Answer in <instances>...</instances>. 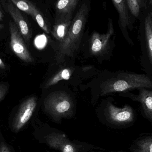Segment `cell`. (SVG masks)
<instances>
[{
  "label": "cell",
  "instance_id": "obj_1",
  "mask_svg": "<svg viewBox=\"0 0 152 152\" xmlns=\"http://www.w3.org/2000/svg\"><path fill=\"white\" fill-rule=\"evenodd\" d=\"M88 7L82 4L68 32L56 50V59L58 63L63 62L66 57H73L77 51L88 15Z\"/></svg>",
  "mask_w": 152,
  "mask_h": 152
},
{
  "label": "cell",
  "instance_id": "obj_2",
  "mask_svg": "<svg viewBox=\"0 0 152 152\" xmlns=\"http://www.w3.org/2000/svg\"><path fill=\"white\" fill-rule=\"evenodd\" d=\"M141 88L152 89V80L147 75L121 72L102 83L101 95L115 92H126Z\"/></svg>",
  "mask_w": 152,
  "mask_h": 152
},
{
  "label": "cell",
  "instance_id": "obj_3",
  "mask_svg": "<svg viewBox=\"0 0 152 152\" xmlns=\"http://www.w3.org/2000/svg\"><path fill=\"white\" fill-rule=\"evenodd\" d=\"M45 110L54 120L58 121L73 114L74 104L69 95L61 91L51 93L45 100Z\"/></svg>",
  "mask_w": 152,
  "mask_h": 152
},
{
  "label": "cell",
  "instance_id": "obj_4",
  "mask_svg": "<svg viewBox=\"0 0 152 152\" xmlns=\"http://www.w3.org/2000/svg\"><path fill=\"white\" fill-rule=\"evenodd\" d=\"M105 115L108 120L118 125H126L134 122L136 113L134 110L129 104L123 108H118L109 103L106 105Z\"/></svg>",
  "mask_w": 152,
  "mask_h": 152
},
{
  "label": "cell",
  "instance_id": "obj_5",
  "mask_svg": "<svg viewBox=\"0 0 152 152\" xmlns=\"http://www.w3.org/2000/svg\"><path fill=\"white\" fill-rule=\"evenodd\" d=\"M119 15V25L121 32L128 42L134 45L129 37L128 30L132 31L136 19L133 17L129 9L126 0H112Z\"/></svg>",
  "mask_w": 152,
  "mask_h": 152
},
{
  "label": "cell",
  "instance_id": "obj_6",
  "mask_svg": "<svg viewBox=\"0 0 152 152\" xmlns=\"http://www.w3.org/2000/svg\"><path fill=\"white\" fill-rule=\"evenodd\" d=\"M9 29L10 34V46L15 55L23 61L32 63L34 60L28 50L24 39L14 22L10 20Z\"/></svg>",
  "mask_w": 152,
  "mask_h": 152
},
{
  "label": "cell",
  "instance_id": "obj_7",
  "mask_svg": "<svg viewBox=\"0 0 152 152\" xmlns=\"http://www.w3.org/2000/svg\"><path fill=\"white\" fill-rule=\"evenodd\" d=\"M37 106V98L32 96L22 103L12 121V128L18 133L26 125L32 117Z\"/></svg>",
  "mask_w": 152,
  "mask_h": 152
},
{
  "label": "cell",
  "instance_id": "obj_8",
  "mask_svg": "<svg viewBox=\"0 0 152 152\" xmlns=\"http://www.w3.org/2000/svg\"><path fill=\"white\" fill-rule=\"evenodd\" d=\"M108 30L104 34L94 32L90 38V52L94 55L99 56L104 54L107 50L110 45V39L114 33L112 20L109 18Z\"/></svg>",
  "mask_w": 152,
  "mask_h": 152
},
{
  "label": "cell",
  "instance_id": "obj_9",
  "mask_svg": "<svg viewBox=\"0 0 152 152\" xmlns=\"http://www.w3.org/2000/svg\"><path fill=\"white\" fill-rule=\"evenodd\" d=\"M150 88H138V94L125 92L128 97L140 103L141 110L145 118L152 123V90Z\"/></svg>",
  "mask_w": 152,
  "mask_h": 152
},
{
  "label": "cell",
  "instance_id": "obj_10",
  "mask_svg": "<svg viewBox=\"0 0 152 152\" xmlns=\"http://www.w3.org/2000/svg\"><path fill=\"white\" fill-rule=\"evenodd\" d=\"M8 11L19 30L23 39L26 42L28 43L32 36L31 30L28 24L20 10L11 2L7 5Z\"/></svg>",
  "mask_w": 152,
  "mask_h": 152
},
{
  "label": "cell",
  "instance_id": "obj_11",
  "mask_svg": "<svg viewBox=\"0 0 152 152\" xmlns=\"http://www.w3.org/2000/svg\"><path fill=\"white\" fill-rule=\"evenodd\" d=\"M72 15L57 14L51 34L58 44L64 41L68 32L72 22Z\"/></svg>",
  "mask_w": 152,
  "mask_h": 152
},
{
  "label": "cell",
  "instance_id": "obj_12",
  "mask_svg": "<svg viewBox=\"0 0 152 152\" xmlns=\"http://www.w3.org/2000/svg\"><path fill=\"white\" fill-rule=\"evenodd\" d=\"M45 140L50 147L60 152H77L76 145L61 134L52 133L45 137Z\"/></svg>",
  "mask_w": 152,
  "mask_h": 152
},
{
  "label": "cell",
  "instance_id": "obj_13",
  "mask_svg": "<svg viewBox=\"0 0 152 152\" xmlns=\"http://www.w3.org/2000/svg\"><path fill=\"white\" fill-rule=\"evenodd\" d=\"M140 26L143 30L150 60L152 64V27L148 10L145 11L140 18Z\"/></svg>",
  "mask_w": 152,
  "mask_h": 152
},
{
  "label": "cell",
  "instance_id": "obj_14",
  "mask_svg": "<svg viewBox=\"0 0 152 152\" xmlns=\"http://www.w3.org/2000/svg\"><path fill=\"white\" fill-rule=\"evenodd\" d=\"M129 150L132 152H152V134L137 138Z\"/></svg>",
  "mask_w": 152,
  "mask_h": 152
},
{
  "label": "cell",
  "instance_id": "obj_15",
  "mask_svg": "<svg viewBox=\"0 0 152 152\" xmlns=\"http://www.w3.org/2000/svg\"><path fill=\"white\" fill-rule=\"evenodd\" d=\"M75 69L72 68H66L61 69L58 73L49 79L45 83V88H49L50 87L57 84L61 80H68L70 78Z\"/></svg>",
  "mask_w": 152,
  "mask_h": 152
},
{
  "label": "cell",
  "instance_id": "obj_16",
  "mask_svg": "<svg viewBox=\"0 0 152 152\" xmlns=\"http://www.w3.org/2000/svg\"><path fill=\"white\" fill-rule=\"evenodd\" d=\"M79 0H58L56 4L57 14H73Z\"/></svg>",
  "mask_w": 152,
  "mask_h": 152
},
{
  "label": "cell",
  "instance_id": "obj_17",
  "mask_svg": "<svg viewBox=\"0 0 152 152\" xmlns=\"http://www.w3.org/2000/svg\"><path fill=\"white\" fill-rule=\"evenodd\" d=\"M20 10L32 16L34 4L28 0H10Z\"/></svg>",
  "mask_w": 152,
  "mask_h": 152
},
{
  "label": "cell",
  "instance_id": "obj_18",
  "mask_svg": "<svg viewBox=\"0 0 152 152\" xmlns=\"http://www.w3.org/2000/svg\"><path fill=\"white\" fill-rule=\"evenodd\" d=\"M131 15L136 19H139L144 11L139 4L138 0H126Z\"/></svg>",
  "mask_w": 152,
  "mask_h": 152
},
{
  "label": "cell",
  "instance_id": "obj_19",
  "mask_svg": "<svg viewBox=\"0 0 152 152\" xmlns=\"http://www.w3.org/2000/svg\"><path fill=\"white\" fill-rule=\"evenodd\" d=\"M33 18L36 20L39 26L47 34H50V30L48 25L46 24L41 12L35 6L33 8V13L32 15Z\"/></svg>",
  "mask_w": 152,
  "mask_h": 152
},
{
  "label": "cell",
  "instance_id": "obj_20",
  "mask_svg": "<svg viewBox=\"0 0 152 152\" xmlns=\"http://www.w3.org/2000/svg\"><path fill=\"white\" fill-rule=\"evenodd\" d=\"M0 152H12L10 146L7 143L1 133H0Z\"/></svg>",
  "mask_w": 152,
  "mask_h": 152
},
{
  "label": "cell",
  "instance_id": "obj_21",
  "mask_svg": "<svg viewBox=\"0 0 152 152\" xmlns=\"http://www.w3.org/2000/svg\"><path fill=\"white\" fill-rule=\"evenodd\" d=\"M8 91V87L4 84H0V101L4 98Z\"/></svg>",
  "mask_w": 152,
  "mask_h": 152
},
{
  "label": "cell",
  "instance_id": "obj_22",
  "mask_svg": "<svg viewBox=\"0 0 152 152\" xmlns=\"http://www.w3.org/2000/svg\"><path fill=\"white\" fill-rule=\"evenodd\" d=\"M148 10L152 12V0H144Z\"/></svg>",
  "mask_w": 152,
  "mask_h": 152
},
{
  "label": "cell",
  "instance_id": "obj_23",
  "mask_svg": "<svg viewBox=\"0 0 152 152\" xmlns=\"http://www.w3.org/2000/svg\"><path fill=\"white\" fill-rule=\"evenodd\" d=\"M138 1L140 6H141V7H142V9L144 11L148 10L147 6H146V4H145V2L144 0H138Z\"/></svg>",
  "mask_w": 152,
  "mask_h": 152
},
{
  "label": "cell",
  "instance_id": "obj_24",
  "mask_svg": "<svg viewBox=\"0 0 152 152\" xmlns=\"http://www.w3.org/2000/svg\"><path fill=\"white\" fill-rule=\"evenodd\" d=\"M5 68V65L3 61L0 58V69H4Z\"/></svg>",
  "mask_w": 152,
  "mask_h": 152
},
{
  "label": "cell",
  "instance_id": "obj_25",
  "mask_svg": "<svg viewBox=\"0 0 152 152\" xmlns=\"http://www.w3.org/2000/svg\"><path fill=\"white\" fill-rule=\"evenodd\" d=\"M148 12H149V16H150V20H151V23L152 27V12L148 10Z\"/></svg>",
  "mask_w": 152,
  "mask_h": 152
},
{
  "label": "cell",
  "instance_id": "obj_26",
  "mask_svg": "<svg viewBox=\"0 0 152 152\" xmlns=\"http://www.w3.org/2000/svg\"><path fill=\"white\" fill-rule=\"evenodd\" d=\"M4 28V25L3 24H0V33H1V31Z\"/></svg>",
  "mask_w": 152,
  "mask_h": 152
},
{
  "label": "cell",
  "instance_id": "obj_27",
  "mask_svg": "<svg viewBox=\"0 0 152 152\" xmlns=\"http://www.w3.org/2000/svg\"><path fill=\"white\" fill-rule=\"evenodd\" d=\"M3 18V15L1 11L0 10V20H2Z\"/></svg>",
  "mask_w": 152,
  "mask_h": 152
}]
</instances>
